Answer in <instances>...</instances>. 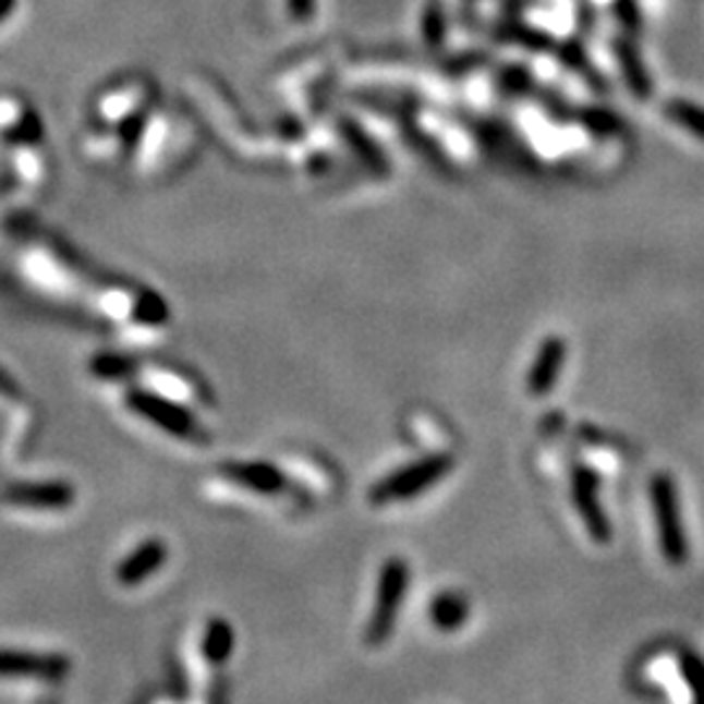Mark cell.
I'll use <instances>...</instances> for the list:
<instances>
[{"label":"cell","instance_id":"9a60e30c","mask_svg":"<svg viewBox=\"0 0 704 704\" xmlns=\"http://www.w3.org/2000/svg\"><path fill=\"white\" fill-rule=\"evenodd\" d=\"M0 395H5V397H19V395H22V391H19L16 378L5 374L3 368H0Z\"/></svg>","mask_w":704,"mask_h":704},{"label":"cell","instance_id":"7c38bea8","mask_svg":"<svg viewBox=\"0 0 704 704\" xmlns=\"http://www.w3.org/2000/svg\"><path fill=\"white\" fill-rule=\"evenodd\" d=\"M232 629L222 619H215L207 627V634H204V655L209 657L211 663H222L224 657L232 653Z\"/></svg>","mask_w":704,"mask_h":704},{"label":"cell","instance_id":"ba28073f","mask_svg":"<svg viewBox=\"0 0 704 704\" xmlns=\"http://www.w3.org/2000/svg\"><path fill=\"white\" fill-rule=\"evenodd\" d=\"M165 559H168V548H165V543L146 541L129 556V559H123L121 567H118L116 571L118 582L125 584V587L142 584L146 576H151L159 567H162Z\"/></svg>","mask_w":704,"mask_h":704},{"label":"cell","instance_id":"52a82bcc","mask_svg":"<svg viewBox=\"0 0 704 704\" xmlns=\"http://www.w3.org/2000/svg\"><path fill=\"white\" fill-rule=\"evenodd\" d=\"M563 361H567V342L561 337H548L546 342L537 350V357L533 363V371H530L527 389L533 397H546L550 387L559 378V371Z\"/></svg>","mask_w":704,"mask_h":704},{"label":"cell","instance_id":"5bb4252c","mask_svg":"<svg viewBox=\"0 0 704 704\" xmlns=\"http://www.w3.org/2000/svg\"><path fill=\"white\" fill-rule=\"evenodd\" d=\"M681 668H683V676H687V681L692 683L696 700H704V666L700 663V657H696V655H683L681 657Z\"/></svg>","mask_w":704,"mask_h":704},{"label":"cell","instance_id":"277c9868","mask_svg":"<svg viewBox=\"0 0 704 704\" xmlns=\"http://www.w3.org/2000/svg\"><path fill=\"white\" fill-rule=\"evenodd\" d=\"M125 402H129V408L134 410V413L159 425V428H165L172 436L189 438V441H202L204 438V430H202V425L196 423V417L191 413H185L183 408H178L175 402L165 400V397H157V395H151V391L136 389L125 397Z\"/></svg>","mask_w":704,"mask_h":704},{"label":"cell","instance_id":"9c48e42d","mask_svg":"<svg viewBox=\"0 0 704 704\" xmlns=\"http://www.w3.org/2000/svg\"><path fill=\"white\" fill-rule=\"evenodd\" d=\"M224 475L230 481L241 483L245 488H254L258 494H275L284 486V477L280 470H275L267 462H238L224 468Z\"/></svg>","mask_w":704,"mask_h":704},{"label":"cell","instance_id":"2e32d148","mask_svg":"<svg viewBox=\"0 0 704 704\" xmlns=\"http://www.w3.org/2000/svg\"><path fill=\"white\" fill-rule=\"evenodd\" d=\"M11 5H13V0H0V19H3L5 13H9Z\"/></svg>","mask_w":704,"mask_h":704},{"label":"cell","instance_id":"6da1fadb","mask_svg":"<svg viewBox=\"0 0 704 704\" xmlns=\"http://www.w3.org/2000/svg\"><path fill=\"white\" fill-rule=\"evenodd\" d=\"M410 584V567L402 559H389L384 563L381 576H378V593L376 606L371 614L368 629H365V642L368 644H384L387 636L395 629L397 614H400L404 593Z\"/></svg>","mask_w":704,"mask_h":704},{"label":"cell","instance_id":"4fadbf2b","mask_svg":"<svg viewBox=\"0 0 704 704\" xmlns=\"http://www.w3.org/2000/svg\"><path fill=\"white\" fill-rule=\"evenodd\" d=\"M666 112L673 118L676 123L683 125L687 131H692L694 136L704 138V110L696 108V105H687V102H673L668 105Z\"/></svg>","mask_w":704,"mask_h":704},{"label":"cell","instance_id":"30bf717a","mask_svg":"<svg viewBox=\"0 0 704 704\" xmlns=\"http://www.w3.org/2000/svg\"><path fill=\"white\" fill-rule=\"evenodd\" d=\"M71 488L61 483H45V486H16L9 490V501L24 507H69Z\"/></svg>","mask_w":704,"mask_h":704},{"label":"cell","instance_id":"5b68a950","mask_svg":"<svg viewBox=\"0 0 704 704\" xmlns=\"http://www.w3.org/2000/svg\"><path fill=\"white\" fill-rule=\"evenodd\" d=\"M69 657L29 650H0V676H35V679H63L69 673Z\"/></svg>","mask_w":704,"mask_h":704},{"label":"cell","instance_id":"3957f363","mask_svg":"<svg viewBox=\"0 0 704 704\" xmlns=\"http://www.w3.org/2000/svg\"><path fill=\"white\" fill-rule=\"evenodd\" d=\"M653 509L657 520V537H660V550L668 563L681 567L687 561V537H683L681 517H679V498H676V486L670 475L657 473L653 477Z\"/></svg>","mask_w":704,"mask_h":704},{"label":"cell","instance_id":"8fae6325","mask_svg":"<svg viewBox=\"0 0 704 704\" xmlns=\"http://www.w3.org/2000/svg\"><path fill=\"white\" fill-rule=\"evenodd\" d=\"M464 619H468V603L460 595L444 593L430 603V621H434L436 629L451 632V629L462 627Z\"/></svg>","mask_w":704,"mask_h":704},{"label":"cell","instance_id":"8992f818","mask_svg":"<svg viewBox=\"0 0 704 704\" xmlns=\"http://www.w3.org/2000/svg\"><path fill=\"white\" fill-rule=\"evenodd\" d=\"M571 494H574V503L580 509L584 524H587L590 535L597 543L610 541V524L608 517L603 514L600 501H597V477L590 470H574V483H571Z\"/></svg>","mask_w":704,"mask_h":704},{"label":"cell","instance_id":"7a4b0ae2","mask_svg":"<svg viewBox=\"0 0 704 704\" xmlns=\"http://www.w3.org/2000/svg\"><path fill=\"white\" fill-rule=\"evenodd\" d=\"M451 468H454V460H451L449 454L425 457L421 462L408 464L400 473H391L389 477H384L378 486L371 488V503H389L413 498L421 494V490L441 481V477H447Z\"/></svg>","mask_w":704,"mask_h":704}]
</instances>
